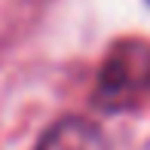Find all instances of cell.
<instances>
[{
    "instance_id": "2",
    "label": "cell",
    "mask_w": 150,
    "mask_h": 150,
    "mask_svg": "<svg viewBox=\"0 0 150 150\" xmlns=\"http://www.w3.org/2000/svg\"><path fill=\"white\" fill-rule=\"evenodd\" d=\"M34 150H110V144L92 120L61 117L40 135Z\"/></svg>"
},
{
    "instance_id": "1",
    "label": "cell",
    "mask_w": 150,
    "mask_h": 150,
    "mask_svg": "<svg viewBox=\"0 0 150 150\" xmlns=\"http://www.w3.org/2000/svg\"><path fill=\"white\" fill-rule=\"evenodd\" d=\"M150 98V43L120 40L101 61L92 86V104L104 113L141 107Z\"/></svg>"
},
{
    "instance_id": "3",
    "label": "cell",
    "mask_w": 150,
    "mask_h": 150,
    "mask_svg": "<svg viewBox=\"0 0 150 150\" xmlns=\"http://www.w3.org/2000/svg\"><path fill=\"white\" fill-rule=\"evenodd\" d=\"M147 6H150V0H147Z\"/></svg>"
}]
</instances>
